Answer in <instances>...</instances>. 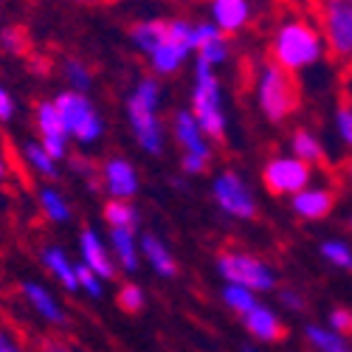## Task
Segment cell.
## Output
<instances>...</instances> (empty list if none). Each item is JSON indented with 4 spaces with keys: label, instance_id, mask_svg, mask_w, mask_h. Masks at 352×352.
Wrapping results in <instances>:
<instances>
[{
    "label": "cell",
    "instance_id": "6da1fadb",
    "mask_svg": "<svg viewBox=\"0 0 352 352\" xmlns=\"http://www.w3.org/2000/svg\"><path fill=\"white\" fill-rule=\"evenodd\" d=\"M161 107V82L155 76H144L127 99V119L138 146L146 155L164 153V127L158 122Z\"/></svg>",
    "mask_w": 352,
    "mask_h": 352
},
{
    "label": "cell",
    "instance_id": "7a4b0ae2",
    "mask_svg": "<svg viewBox=\"0 0 352 352\" xmlns=\"http://www.w3.org/2000/svg\"><path fill=\"white\" fill-rule=\"evenodd\" d=\"M321 34L316 28L296 17V20H285L276 34H274V43H271V56L279 68H285L287 74H299L310 65H316L321 60Z\"/></svg>",
    "mask_w": 352,
    "mask_h": 352
},
{
    "label": "cell",
    "instance_id": "3957f363",
    "mask_svg": "<svg viewBox=\"0 0 352 352\" xmlns=\"http://www.w3.org/2000/svg\"><path fill=\"white\" fill-rule=\"evenodd\" d=\"M256 104L265 113V119L279 124L287 116L296 113L299 107V85L293 79V74H287L285 68H279L276 63H265L259 68L256 76Z\"/></svg>",
    "mask_w": 352,
    "mask_h": 352
},
{
    "label": "cell",
    "instance_id": "277c9868",
    "mask_svg": "<svg viewBox=\"0 0 352 352\" xmlns=\"http://www.w3.org/2000/svg\"><path fill=\"white\" fill-rule=\"evenodd\" d=\"M192 116L197 119L200 130L206 138L220 141L226 135V113H223V96L220 82L214 76V68L206 63H195V85H192Z\"/></svg>",
    "mask_w": 352,
    "mask_h": 352
},
{
    "label": "cell",
    "instance_id": "5b68a950",
    "mask_svg": "<svg viewBox=\"0 0 352 352\" xmlns=\"http://www.w3.org/2000/svg\"><path fill=\"white\" fill-rule=\"evenodd\" d=\"M54 104H56V113H60V119L65 124L68 138H76L79 144H94L104 133L102 116L96 113V107L91 104V99L85 94L65 91L54 99Z\"/></svg>",
    "mask_w": 352,
    "mask_h": 352
},
{
    "label": "cell",
    "instance_id": "8992f818",
    "mask_svg": "<svg viewBox=\"0 0 352 352\" xmlns=\"http://www.w3.org/2000/svg\"><path fill=\"white\" fill-rule=\"evenodd\" d=\"M217 271L228 285H240L254 293L274 290L276 285V274L271 271V265L245 251H223L217 256Z\"/></svg>",
    "mask_w": 352,
    "mask_h": 352
},
{
    "label": "cell",
    "instance_id": "52a82bcc",
    "mask_svg": "<svg viewBox=\"0 0 352 352\" xmlns=\"http://www.w3.org/2000/svg\"><path fill=\"white\" fill-rule=\"evenodd\" d=\"M324 40L336 60H352V3L349 0H324L318 12Z\"/></svg>",
    "mask_w": 352,
    "mask_h": 352
},
{
    "label": "cell",
    "instance_id": "ba28073f",
    "mask_svg": "<svg viewBox=\"0 0 352 352\" xmlns=\"http://www.w3.org/2000/svg\"><path fill=\"white\" fill-rule=\"evenodd\" d=\"M310 164L293 158V155H276L265 164V169H262V184H265V189L276 197L282 195H299L305 192V186L310 184Z\"/></svg>",
    "mask_w": 352,
    "mask_h": 352
},
{
    "label": "cell",
    "instance_id": "9c48e42d",
    "mask_svg": "<svg viewBox=\"0 0 352 352\" xmlns=\"http://www.w3.org/2000/svg\"><path fill=\"white\" fill-rule=\"evenodd\" d=\"M189 51H195V25L186 20H169L166 43L150 56V65L155 74L169 76L175 71H181Z\"/></svg>",
    "mask_w": 352,
    "mask_h": 352
},
{
    "label": "cell",
    "instance_id": "30bf717a",
    "mask_svg": "<svg viewBox=\"0 0 352 352\" xmlns=\"http://www.w3.org/2000/svg\"><path fill=\"white\" fill-rule=\"evenodd\" d=\"M212 197L228 217H237V220L256 217V200H254L248 184L240 178L237 172H231V169L220 172L214 178V184H212Z\"/></svg>",
    "mask_w": 352,
    "mask_h": 352
},
{
    "label": "cell",
    "instance_id": "8fae6325",
    "mask_svg": "<svg viewBox=\"0 0 352 352\" xmlns=\"http://www.w3.org/2000/svg\"><path fill=\"white\" fill-rule=\"evenodd\" d=\"M37 130H40V144L48 150V155L54 161H63L68 155V133L54 102L37 104Z\"/></svg>",
    "mask_w": 352,
    "mask_h": 352
},
{
    "label": "cell",
    "instance_id": "7c38bea8",
    "mask_svg": "<svg viewBox=\"0 0 352 352\" xmlns=\"http://www.w3.org/2000/svg\"><path fill=\"white\" fill-rule=\"evenodd\" d=\"M79 254H82V262L99 279H104V282L116 279V259H113L110 248L99 240V234L94 228H82V234H79Z\"/></svg>",
    "mask_w": 352,
    "mask_h": 352
},
{
    "label": "cell",
    "instance_id": "4fadbf2b",
    "mask_svg": "<svg viewBox=\"0 0 352 352\" xmlns=\"http://www.w3.org/2000/svg\"><path fill=\"white\" fill-rule=\"evenodd\" d=\"M102 184L116 200H130L138 192V175L127 158H107L102 166Z\"/></svg>",
    "mask_w": 352,
    "mask_h": 352
},
{
    "label": "cell",
    "instance_id": "5bb4252c",
    "mask_svg": "<svg viewBox=\"0 0 352 352\" xmlns=\"http://www.w3.org/2000/svg\"><path fill=\"white\" fill-rule=\"evenodd\" d=\"M195 54L206 65H223L228 60V40L214 23H197L195 25Z\"/></svg>",
    "mask_w": 352,
    "mask_h": 352
},
{
    "label": "cell",
    "instance_id": "9a60e30c",
    "mask_svg": "<svg viewBox=\"0 0 352 352\" xmlns=\"http://www.w3.org/2000/svg\"><path fill=\"white\" fill-rule=\"evenodd\" d=\"M20 293H23V299L32 305V310H34L37 316H43L48 324H54V327H65V324H68L65 307L56 302L40 282H28V279H25V282L20 285Z\"/></svg>",
    "mask_w": 352,
    "mask_h": 352
},
{
    "label": "cell",
    "instance_id": "2e32d148",
    "mask_svg": "<svg viewBox=\"0 0 352 352\" xmlns=\"http://www.w3.org/2000/svg\"><path fill=\"white\" fill-rule=\"evenodd\" d=\"M336 206V195L330 189H305L290 197V209L302 220H324Z\"/></svg>",
    "mask_w": 352,
    "mask_h": 352
},
{
    "label": "cell",
    "instance_id": "e0dca14e",
    "mask_svg": "<svg viewBox=\"0 0 352 352\" xmlns=\"http://www.w3.org/2000/svg\"><path fill=\"white\" fill-rule=\"evenodd\" d=\"M175 138L184 146V153H192V155H214L212 146L206 141V133L200 130L197 119L189 113V110H178L175 113Z\"/></svg>",
    "mask_w": 352,
    "mask_h": 352
},
{
    "label": "cell",
    "instance_id": "ac0fdd59",
    "mask_svg": "<svg viewBox=\"0 0 352 352\" xmlns=\"http://www.w3.org/2000/svg\"><path fill=\"white\" fill-rule=\"evenodd\" d=\"M212 17L223 34L243 32L251 20V3L248 0H212Z\"/></svg>",
    "mask_w": 352,
    "mask_h": 352
},
{
    "label": "cell",
    "instance_id": "d6986e66",
    "mask_svg": "<svg viewBox=\"0 0 352 352\" xmlns=\"http://www.w3.org/2000/svg\"><path fill=\"white\" fill-rule=\"evenodd\" d=\"M243 324L245 330L256 338V341H265V344H276L285 338V327H282V321L274 310H268L265 305H256L251 313L243 316Z\"/></svg>",
    "mask_w": 352,
    "mask_h": 352
},
{
    "label": "cell",
    "instance_id": "ffe728a7",
    "mask_svg": "<svg viewBox=\"0 0 352 352\" xmlns=\"http://www.w3.org/2000/svg\"><path fill=\"white\" fill-rule=\"evenodd\" d=\"M40 259H43V265H45V271L60 282L68 293H76L79 290V279H76V265H71V259H68V254L60 248V245H45L43 248V254H40Z\"/></svg>",
    "mask_w": 352,
    "mask_h": 352
},
{
    "label": "cell",
    "instance_id": "44dd1931",
    "mask_svg": "<svg viewBox=\"0 0 352 352\" xmlns=\"http://www.w3.org/2000/svg\"><path fill=\"white\" fill-rule=\"evenodd\" d=\"M166 34H169V20H141L130 28L133 45L146 56H153L166 43Z\"/></svg>",
    "mask_w": 352,
    "mask_h": 352
},
{
    "label": "cell",
    "instance_id": "7402d4cb",
    "mask_svg": "<svg viewBox=\"0 0 352 352\" xmlns=\"http://www.w3.org/2000/svg\"><path fill=\"white\" fill-rule=\"evenodd\" d=\"M141 254H144V259L150 262V268L158 276L172 279L175 274H178V262H175L172 251L155 237V234H144V237H141Z\"/></svg>",
    "mask_w": 352,
    "mask_h": 352
},
{
    "label": "cell",
    "instance_id": "603a6c76",
    "mask_svg": "<svg viewBox=\"0 0 352 352\" xmlns=\"http://www.w3.org/2000/svg\"><path fill=\"white\" fill-rule=\"evenodd\" d=\"M110 254L127 274L138 271V243H135V231L127 228H110Z\"/></svg>",
    "mask_w": 352,
    "mask_h": 352
},
{
    "label": "cell",
    "instance_id": "cb8c5ba5",
    "mask_svg": "<svg viewBox=\"0 0 352 352\" xmlns=\"http://www.w3.org/2000/svg\"><path fill=\"white\" fill-rule=\"evenodd\" d=\"M290 150H293V158H299V161H305V164H310V166L324 161V146H321V141H318L310 130H305V127L293 130V135H290Z\"/></svg>",
    "mask_w": 352,
    "mask_h": 352
},
{
    "label": "cell",
    "instance_id": "d4e9b609",
    "mask_svg": "<svg viewBox=\"0 0 352 352\" xmlns=\"http://www.w3.org/2000/svg\"><path fill=\"white\" fill-rule=\"evenodd\" d=\"M23 155H25V164L32 166L40 175V178H45V181H56V178H60V166H56V161L48 155V150H45L40 141H25Z\"/></svg>",
    "mask_w": 352,
    "mask_h": 352
},
{
    "label": "cell",
    "instance_id": "484cf974",
    "mask_svg": "<svg viewBox=\"0 0 352 352\" xmlns=\"http://www.w3.org/2000/svg\"><path fill=\"white\" fill-rule=\"evenodd\" d=\"M104 220L110 228H127L135 231L138 228V209L133 206L130 200H107L104 203Z\"/></svg>",
    "mask_w": 352,
    "mask_h": 352
},
{
    "label": "cell",
    "instance_id": "4316f807",
    "mask_svg": "<svg viewBox=\"0 0 352 352\" xmlns=\"http://www.w3.org/2000/svg\"><path fill=\"white\" fill-rule=\"evenodd\" d=\"M305 336H307V341L318 349V352H352V346H349V341L341 336V333H336V330H330V327H318V324H307V330H305Z\"/></svg>",
    "mask_w": 352,
    "mask_h": 352
},
{
    "label": "cell",
    "instance_id": "83f0119b",
    "mask_svg": "<svg viewBox=\"0 0 352 352\" xmlns=\"http://www.w3.org/2000/svg\"><path fill=\"white\" fill-rule=\"evenodd\" d=\"M40 206H43V212L51 223H68L71 220V206H68V200L63 197L60 189L43 186L40 189Z\"/></svg>",
    "mask_w": 352,
    "mask_h": 352
},
{
    "label": "cell",
    "instance_id": "f1b7e54d",
    "mask_svg": "<svg viewBox=\"0 0 352 352\" xmlns=\"http://www.w3.org/2000/svg\"><path fill=\"white\" fill-rule=\"evenodd\" d=\"M223 302H226L228 310L240 313V316L251 313V310L259 305V302H256V293L248 290V287H240V285H226V287H223Z\"/></svg>",
    "mask_w": 352,
    "mask_h": 352
},
{
    "label": "cell",
    "instance_id": "f546056e",
    "mask_svg": "<svg viewBox=\"0 0 352 352\" xmlns=\"http://www.w3.org/2000/svg\"><path fill=\"white\" fill-rule=\"evenodd\" d=\"M116 305H119L124 313L135 316V313H141L146 307V296H144V290L138 285L127 282V285L119 287V293H116Z\"/></svg>",
    "mask_w": 352,
    "mask_h": 352
},
{
    "label": "cell",
    "instance_id": "4dcf8cb0",
    "mask_svg": "<svg viewBox=\"0 0 352 352\" xmlns=\"http://www.w3.org/2000/svg\"><path fill=\"white\" fill-rule=\"evenodd\" d=\"M321 256H324L330 265L341 268V271H352V248L341 240H327L321 243Z\"/></svg>",
    "mask_w": 352,
    "mask_h": 352
},
{
    "label": "cell",
    "instance_id": "1f68e13d",
    "mask_svg": "<svg viewBox=\"0 0 352 352\" xmlns=\"http://www.w3.org/2000/svg\"><path fill=\"white\" fill-rule=\"evenodd\" d=\"M65 76H68V82H71V87L76 94H87L91 91V85H94L91 68H87L85 63H79V60H68L65 63Z\"/></svg>",
    "mask_w": 352,
    "mask_h": 352
},
{
    "label": "cell",
    "instance_id": "d6a6232c",
    "mask_svg": "<svg viewBox=\"0 0 352 352\" xmlns=\"http://www.w3.org/2000/svg\"><path fill=\"white\" fill-rule=\"evenodd\" d=\"M76 279H79V290H85L91 299H102V293H104V287H102V279L85 265V262H79L76 265Z\"/></svg>",
    "mask_w": 352,
    "mask_h": 352
},
{
    "label": "cell",
    "instance_id": "836d02e7",
    "mask_svg": "<svg viewBox=\"0 0 352 352\" xmlns=\"http://www.w3.org/2000/svg\"><path fill=\"white\" fill-rule=\"evenodd\" d=\"M0 45H3V51H9V54H23L25 37H23L20 28H3V32H0Z\"/></svg>",
    "mask_w": 352,
    "mask_h": 352
},
{
    "label": "cell",
    "instance_id": "e575fe53",
    "mask_svg": "<svg viewBox=\"0 0 352 352\" xmlns=\"http://www.w3.org/2000/svg\"><path fill=\"white\" fill-rule=\"evenodd\" d=\"M336 124H338V135L346 146H352V104H341L336 113Z\"/></svg>",
    "mask_w": 352,
    "mask_h": 352
},
{
    "label": "cell",
    "instance_id": "d590c367",
    "mask_svg": "<svg viewBox=\"0 0 352 352\" xmlns=\"http://www.w3.org/2000/svg\"><path fill=\"white\" fill-rule=\"evenodd\" d=\"M212 158H214V155H192V153H184L181 166H184V172H186V175H203V172L209 169Z\"/></svg>",
    "mask_w": 352,
    "mask_h": 352
},
{
    "label": "cell",
    "instance_id": "8d00e7d4",
    "mask_svg": "<svg viewBox=\"0 0 352 352\" xmlns=\"http://www.w3.org/2000/svg\"><path fill=\"white\" fill-rule=\"evenodd\" d=\"M330 330H336V333H352V313L349 310H344V307H336L333 313H330Z\"/></svg>",
    "mask_w": 352,
    "mask_h": 352
},
{
    "label": "cell",
    "instance_id": "74e56055",
    "mask_svg": "<svg viewBox=\"0 0 352 352\" xmlns=\"http://www.w3.org/2000/svg\"><path fill=\"white\" fill-rule=\"evenodd\" d=\"M279 302L287 307V310H305V296L302 293H296V290H279Z\"/></svg>",
    "mask_w": 352,
    "mask_h": 352
},
{
    "label": "cell",
    "instance_id": "f35d334b",
    "mask_svg": "<svg viewBox=\"0 0 352 352\" xmlns=\"http://www.w3.org/2000/svg\"><path fill=\"white\" fill-rule=\"evenodd\" d=\"M71 166H74V172L85 175L91 186H96V166H94L91 161H85V158H71Z\"/></svg>",
    "mask_w": 352,
    "mask_h": 352
},
{
    "label": "cell",
    "instance_id": "ab89813d",
    "mask_svg": "<svg viewBox=\"0 0 352 352\" xmlns=\"http://www.w3.org/2000/svg\"><path fill=\"white\" fill-rule=\"evenodd\" d=\"M14 116V99L9 96L6 87H0V122H12Z\"/></svg>",
    "mask_w": 352,
    "mask_h": 352
},
{
    "label": "cell",
    "instance_id": "60d3db41",
    "mask_svg": "<svg viewBox=\"0 0 352 352\" xmlns=\"http://www.w3.org/2000/svg\"><path fill=\"white\" fill-rule=\"evenodd\" d=\"M40 352H74V346L60 341V338H43L40 341Z\"/></svg>",
    "mask_w": 352,
    "mask_h": 352
},
{
    "label": "cell",
    "instance_id": "b9f144b4",
    "mask_svg": "<svg viewBox=\"0 0 352 352\" xmlns=\"http://www.w3.org/2000/svg\"><path fill=\"white\" fill-rule=\"evenodd\" d=\"M0 352H20V349H17V344H14L6 333H0Z\"/></svg>",
    "mask_w": 352,
    "mask_h": 352
},
{
    "label": "cell",
    "instance_id": "7bdbcfd3",
    "mask_svg": "<svg viewBox=\"0 0 352 352\" xmlns=\"http://www.w3.org/2000/svg\"><path fill=\"white\" fill-rule=\"evenodd\" d=\"M6 178V164H3V158H0V181Z\"/></svg>",
    "mask_w": 352,
    "mask_h": 352
},
{
    "label": "cell",
    "instance_id": "ee69618b",
    "mask_svg": "<svg viewBox=\"0 0 352 352\" xmlns=\"http://www.w3.org/2000/svg\"><path fill=\"white\" fill-rule=\"evenodd\" d=\"M243 352H256V349H254V346H245V349H243Z\"/></svg>",
    "mask_w": 352,
    "mask_h": 352
},
{
    "label": "cell",
    "instance_id": "f6af8a7d",
    "mask_svg": "<svg viewBox=\"0 0 352 352\" xmlns=\"http://www.w3.org/2000/svg\"><path fill=\"white\" fill-rule=\"evenodd\" d=\"M349 181H352V161H349Z\"/></svg>",
    "mask_w": 352,
    "mask_h": 352
},
{
    "label": "cell",
    "instance_id": "bcb514c9",
    "mask_svg": "<svg viewBox=\"0 0 352 352\" xmlns=\"http://www.w3.org/2000/svg\"><path fill=\"white\" fill-rule=\"evenodd\" d=\"M175 3H189V0H175Z\"/></svg>",
    "mask_w": 352,
    "mask_h": 352
},
{
    "label": "cell",
    "instance_id": "7dc6e473",
    "mask_svg": "<svg viewBox=\"0 0 352 352\" xmlns=\"http://www.w3.org/2000/svg\"><path fill=\"white\" fill-rule=\"evenodd\" d=\"M349 228H352V217H349Z\"/></svg>",
    "mask_w": 352,
    "mask_h": 352
},
{
    "label": "cell",
    "instance_id": "c3c4849f",
    "mask_svg": "<svg viewBox=\"0 0 352 352\" xmlns=\"http://www.w3.org/2000/svg\"><path fill=\"white\" fill-rule=\"evenodd\" d=\"M85 3H87V0H85Z\"/></svg>",
    "mask_w": 352,
    "mask_h": 352
}]
</instances>
